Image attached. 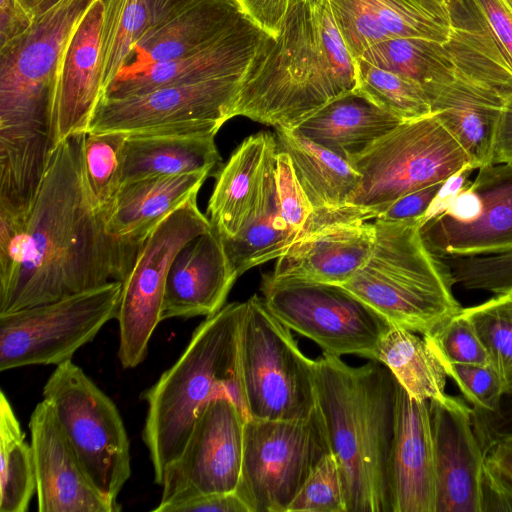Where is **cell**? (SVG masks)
<instances>
[{
    "label": "cell",
    "instance_id": "obj_50",
    "mask_svg": "<svg viewBox=\"0 0 512 512\" xmlns=\"http://www.w3.org/2000/svg\"><path fill=\"white\" fill-rule=\"evenodd\" d=\"M166 512H249L236 491L195 497L169 507Z\"/></svg>",
    "mask_w": 512,
    "mask_h": 512
},
{
    "label": "cell",
    "instance_id": "obj_52",
    "mask_svg": "<svg viewBox=\"0 0 512 512\" xmlns=\"http://www.w3.org/2000/svg\"><path fill=\"white\" fill-rule=\"evenodd\" d=\"M474 170L472 167H465L442 183L428 209L420 218L421 226L446 211L456 196L468 185L469 175Z\"/></svg>",
    "mask_w": 512,
    "mask_h": 512
},
{
    "label": "cell",
    "instance_id": "obj_21",
    "mask_svg": "<svg viewBox=\"0 0 512 512\" xmlns=\"http://www.w3.org/2000/svg\"><path fill=\"white\" fill-rule=\"evenodd\" d=\"M268 35L249 17L237 28L198 52L118 76L102 98H123L166 86L221 79L243 81L255 54Z\"/></svg>",
    "mask_w": 512,
    "mask_h": 512
},
{
    "label": "cell",
    "instance_id": "obj_56",
    "mask_svg": "<svg viewBox=\"0 0 512 512\" xmlns=\"http://www.w3.org/2000/svg\"><path fill=\"white\" fill-rule=\"evenodd\" d=\"M446 1V0H445Z\"/></svg>",
    "mask_w": 512,
    "mask_h": 512
},
{
    "label": "cell",
    "instance_id": "obj_4",
    "mask_svg": "<svg viewBox=\"0 0 512 512\" xmlns=\"http://www.w3.org/2000/svg\"><path fill=\"white\" fill-rule=\"evenodd\" d=\"M94 0H60L0 49V169L36 178L52 152V83L77 23Z\"/></svg>",
    "mask_w": 512,
    "mask_h": 512
},
{
    "label": "cell",
    "instance_id": "obj_19",
    "mask_svg": "<svg viewBox=\"0 0 512 512\" xmlns=\"http://www.w3.org/2000/svg\"><path fill=\"white\" fill-rule=\"evenodd\" d=\"M470 187L481 204L475 220L458 223L438 215L420 228L425 245L439 259L512 251V164L479 168Z\"/></svg>",
    "mask_w": 512,
    "mask_h": 512
},
{
    "label": "cell",
    "instance_id": "obj_18",
    "mask_svg": "<svg viewBox=\"0 0 512 512\" xmlns=\"http://www.w3.org/2000/svg\"><path fill=\"white\" fill-rule=\"evenodd\" d=\"M436 483L435 512H480L484 449L464 399L429 401Z\"/></svg>",
    "mask_w": 512,
    "mask_h": 512
},
{
    "label": "cell",
    "instance_id": "obj_17",
    "mask_svg": "<svg viewBox=\"0 0 512 512\" xmlns=\"http://www.w3.org/2000/svg\"><path fill=\"white\" fill-rule=\"evenodd\" d=\"M103 2L85 11L59 59L52 83V151L65 140L87 133L103 95Z\"/></svg>",
    "mask_w": 512,
    "mask_h": 512
},
{
    "label": "cell",
    "instance_id": "obj_2",
    "mask_svg": "<svg viewBox=\"0 0 512 512\" xmlns=\"http://www.w3.org/2000/svg\"><path fill=\"white\" fill-rule=\"evenodd\" d=\"M356 85L355 59L329 0H300L278 35L261 43L243 79L234 117L294 129Z\"/></svg>",
    "mask_w": 512,
    "mask_h": 512
},
{
    "label": "cell",
    "instance_id": "obj_31",
    "mask_svg": "<svg viewBox=\"0 0 512 512\" xmlns=\"http://www.w3.org/2000/svg\"><path fill=\"white\" fill-rule=\"evenodd\" d=\"M504 101L493 91L457 73L456 80L431 105L432 113L459 142L475 170L492 164Z\"/></svg>",
    "mask_w": 512,
    "mask_h": 512
},
{
    "label": "cell",
    "instance_id": "obj_23",
    "mask_svg": "<svg viewBox=\"0 0 512 512\" xmlns=\"http://www.w3.org/2000/svg\"><path fill=\"white\" fill-rule=\"evenodd\" d=\"M388 473L392 512H435L429 401L412 398L397 381Z\"/></svg>",
    "mask_w": 512,
    "mask_h": 512
},
{
    "label": "cell",
    "instance_id": "obj_7",
    "mask_svg": "<svg viewBox=\"0 0 512 512\" xmlns=\"http://www.w3.org/2000/svg\"><path fill=\"white\" fill-rule=\"evenodd\" d=\"M360 183L349 199L345 221L378 218L415 190L445 182L471 160L435 114L403 121L349 161Z\"/></svg>",
    "mask_w": 512,
    "mask_h": 512
},
{
    "label": "cell",
    "instance_id": "obj_15",
    "mask_svg": "<svg viewBox=\"0 0 512 512\" xmlns=\"http://www.w3.org/2000/svg\"><path fill=\"white\" fill-rule=\"evenodd\" d=\"M246 417L230 400L210 401L180 455L165 469L155 512L198 496L234 492L239 484Z\"/></svg>",
    "mask_w": 512,
    "mask_h": 512
},
{
    "label": "cell",
    "instance_id": "obj_8",
    "mask_svg": "<svg viewBox=\"0 0 512 512\" xmlns=\"http://www.w3.org/2000/svg\"><path fill=\"white\" fill-rule=\"evenodd\" d=\"M237 375L248 418L302 419L317 408L315 360L257 295L245 301L240 320Z\"/></svg>",
    "mask_w": 512,
    "mask_h": 512
},
{
    "label": "cell",
    "instance_id": "obj_46",
    "mask_svg": "<svg viewBox=\"0 0 512 512\" xmlns=\"http://www.w3.org/2000/svg\"><path fill=\"white\" fill-rule=\"evenodd\" d=\"M472 422L484 451L493 443L512 437V384L504 388L495 410L472 409Z\"/></svg>",
    "mask_w": 512,
    "mask_h": 512
},
{
    "label": "cell",
    "instance_id": "obj_51",
    "mask_svg": "<svg viewBox=\"0 0 512 512\" xmlns=\"http://www.w3.org/2000/svg\"><path fill=\"white\" fill-rule=\"evenodd\" d=\"M33 21L20 0H0V49L22 36Z\"/></svg>",
    "mask_w": 512,
    "mask_h": 512
},
{
    "label": "cell",
    "instance_id": "obj_27",
    "mask_svg": "<svg viewBox=\"0 0 512 512\" xmlns=\"http://www.w3.org/2000/svg\"><path fill=\"white\" fill-rule=\"evenodd\" d=\"M276 135L278 149L288 154L295 175L313 207L302 235L345 221L346 205L361 179L354 166L295 129L276 128Z\"/></svg>",
    "mask_w": 512,
    "mask_h": 512
},
{
    "label": "cell",
    "instance_id": "obj_29",
    "mask_svg": "<svg viewBox=\"0 0 512 512\" xmlns=\"http://www.w3.org/2000/svg\"><path fill=\"white\" fill-rule=\"evenodd\" d=\"M277 150V141L272 134L251 135L215 174L207 213L221 238L234 237L255 213L267 163Z\"/></svg>",
    "mask_w": 512,
    "mask_h": 512
},
{
    "label": "cell",
    "instance_id": "obj_35",
    "mask_svg": "<svg viewBox=\"0 0 512 512\" xmlns=\"http://www.w3.org/2000/svg\"><path fill=\"white\" fill-rule=\"evenodd\" d=\"M418 84L432 103L457 78V69L444 43L424 38L390 39L368 48L361 56Z\"/></svg>",
    "mask_w": 512,
    "mask_h": 512
},
{
    "label": "cell",
    "instance_id": "obj_3",
    "mask_svg": "<svg viewBox=\"0 0 512 512\" xmlns=\"http://www.w3.org/2000/svg\"><path fill=\"white\" fill-rule=\"evenodd\" d=\"M315 388L346 512H392L388 470L395 377L378 361L352 367L323 353L315 360Z\"/></svg>",
    "mask_w": 512,
    "mask_h": 512
},
{
    "label": "cell",
    "instance_id": "obj_10",
    "mask_svg": "<svg viewBox=\"0 0 512 512\" xmlns=\"http://www.w3.org/2000/svg\"><path fill=\"white\" fill-rule=\"evenodd\" d=\"M121 281L0 314V370L60 365L116 319Z\"/></svg>",
    "mask_w": 512,
    "mask_h": 512
},
{
    "label": "cell",
    "instance_id": "obj_47",
    "mask_svg": "<svg viewBox=\"0 0 512 512\" xmlns=\"http://www.w3.org/2000/svg\"><path fill=\"white\" fill-rule=\"evenodd\" d=\"M246 14L267 34L276 37L291 6L300 0H238Z\"/></svg>",
    "mask_w": 512,
    "mask_h": 512
},
{
    "label": "cell",
    "instance_id": "obj_45",
    "mask_svg": "<svg viewBox=\"0 0 512 512\" xmlns=\"http://www.w3.org/2000/svg\"><path fill=\"white\" fill-rule=\"evenodd\" d=\"M275 177L281 217L294 243L304 232L313 207L295 175L288 154L279 149Z\"/></svg>",
    "mask_w": 512,
    "mask_h": 512
},
{
    "label": "cell",
    "instance_id": "obj_36",
    "mask_svg": "<svg viewBox=\"0 0 512 512\" xmlns=\"http://www.w3.org/2000/svg\"><path fill=\"white\" fill-rule=\"evenodd\" d=\"M31 444L25 441L10 401L0 393V512H26L36 493Z\"/></svg>",
    "mask_w": 512,
    "mask_h": 512
},
{
    "label": "cell",
    "instance_id": "obj_43",
    "mask_svg": "<svg viewBox=\"0 0 512 512\" xmlns=\"http://www.w3.org/2000/svg\"><path fill=\"white\" fill-rule=\"evenodd\" d=\"M287 512H346L342 477L331 452L314 467Z\"/></svg>",
    "mask_w": 512,
    "mask_h": 512
},
{
    "label": "cell",
    "instance_id": "obj_37",
    "mask_svg": "<svg viewBox=\"0 0 512 512\" xmlns=\"http://www.w3.org/2000/svg\"><path fill=\"white\" fill-rule=\"evenodd\" d=\"M102 2L104 94L123 69L133 47L153 26V21L146 0H102Z\"/></svg>",
    "mask_w": 512,
    "mask_h": 512
},
{
    "label": "cell",
    "instance_id": "obj_5",
    "mask_svg": "<svg viewBox=\"0 0 512 512\" xmlns=\"http://www.w3.org/2000/svg\"><path fill=\"white\" fill-rule=\"evenodd\" d=\"M244 307L245 301L232 302L206 317L176 362L143 392L147 413L142 439L158 485L210 401L225 398L246 412L237 375L238 331Z\"/></svg>",
    "mask_w": 512,
    "mask_h": 512
},
{
    "label": "cell",
    "instance_id": "obj_24",
    "mask_svg": "<svg viewBox=\"0 0 512 512\" xmlns=\"http://www.w3.org/2000/svg\"><path fill=\"white\" fill-rule=\"evenodd\" d=\"M237 278L222 238L212 227L175 257L166 279L161 321L215 314Z\"/></svg>",
    "mask_w": 512,
    "mask_h": 512
},
{
    "label": "cell",
    "instance_id": "obj_28",
    "mask_svg": "<svg viewBox=\"0 0 512 512\" xmlns=\"http://www.w3.org/2000/svg\"><path fill=\"white\" fill-rule=\"evenodd\" d=\"M209 175L200 172L154 176L123 184L103 212L107 231L141 248L162 220L197 197Z\"/></svg>",
    "mask_w": 512,
    "mask_h": 512
},
{
    "label": "cell",
    "instance_id": "obj_26",
    "mask_svg": "<svg viewBox=\"0 0 512 512\" xmlns=\"http://www.w3.org/2000/svg\"><path fill=\"white\" fill-rule=\"evenodd\" d=\"M248 18L238 0H192L148 29L118 76L198 52Z\"/></svg>",
    "mask_w": 512,
    "mask_h": 512
},
{
    "label": "cell",
    "instance_id": "obj_16",
    "mask_svg": "<svg viewBox=\"0 0 512 512\" xmlns=\"http://www.w3.org/2000/svg\"><path fill=\"white\" fill-rule=\"evenodd\" d=\"M445 43L457 73L506 100L512 95V0H446Z\"/></svg>",
    "mask_w": 512,
    "mask_h": 512
},
{
    "label": "cell",
    "instance_id": "obj_44",
    "mask_svg": "<svg viewBox=\"0 0 512 512\" xmlns=\"http://www.w3.org/2000/svg\"><path fill=\"white\" fill-rule=\"evenodd\" d=\"M440 364L447 377L456 383L465 401L470 403L473 410H495L505 387L491 365L448 362H440Z\"/></svg>",
    "mask_w": 512,
    "mask_h": 512
},
{
    "label": "cell",
    "instance_id": "obj_48",
    "mask_svg": "<svg viewBox=\"0 0 512 512\" xmlns=\"http://www.w3.org/2000/svg\"><path fill=\"white\" fill-rule=\"evenodd\" d=\"M442 183L430 185L404 195L396 200L376 219L383 221H402L421 218L428 209Z\"/></svg>",
    "mask_w": 512,
    "mask_h": 512
},
{
    "label": "cell",
    "instance_id": "obj_22",
    "mask_svg": "<svg viewBox=\"0 0 512 512\" xmlns=\"http://www.w3.org/2000/svg\"><path fill=\"white\" fill-rule=\"evenodd\" d=\"M351 54L396 38H424L446 43L450 16L445 0H329Z\"/></svg>",
    "mask_w": 512,
    "mask_h": 512
},
{
    "label": "cell",
    "instance_id": "obj_49",
    "mask_svg": "<svg viewBox=\"0 0 512 512\" xmlns=\"http://www.w3.org/2000/svg\"><path fill=\"white\" fill-rule=\"evenodd\" d=\"M484 454L487 474L512 496V437L493 443Z\"/></svg>",
    "mask_w": 512,
    "mask_h": 512
},
{
    "label": "cell",
    "instance_id": "obj_20",
    "mask_svg": "<svg viewBox=\"0 0 512 512\" xmlns=\"http://www.w3.org/2000/svg\"><path fill=\"white\" fill-rule=\"evenodd\" d=\"M39 512H118L86 475L51 405L39 402L29 419Z\"/></svg>",
    "mask_w": 512,
    "mask_h": 512
},
{
    "label": "cell",
    "instance_id": "obj_40",
    "mask_svg": "<svg viewBox=\"0 0 512 512\" xmlns=\"http://www.w3.org/2000/svg\"><path fill=\"white\" fill-rule=\"evenodd\" d=\"M463 313L480 339L504 387L512 384V291L495 294Z\"/></svg>",
    "mask_w": 512,
    "mask_h": 512
},
{
    "label": "cell",
    "instance_id": "obj_32",
    "mask_svg": "<svg viewBox=\"0 0 512 512\" xmlns=\"http://www.w3.org/2000/svg\"><path fill=\"white\" fill-rule=\"evenodd\" d=\"M216 133L128 135L123 153L122 185L138 179L208 172L221 158Z\"/></svg>",
    "mask_w": 512,
    "mask_h": 512
},
{
    "label": "cell",
    "instance_id": "obj_34",
    "mask_svg": "<svg viewBox=\"0 0 512 512\" xmlns=\"http://www.w3.org/2000/svg\"><path fill=\"white\" fill-rule=\"evenodd\" d=\"M373 360L389 369L414 399L445 402L446 373L426 340L415 332L391 326L375 350Z\"/></svg>",
    "mask_w": 512,
    "mask_h": 512
},
{
    "label": "cell",
    "instance_id": "obj_1",
    "mask_svg": "<svg viewBox=\"0 0 512 512\" xmlns=\"http://www.w3.org/2000/svg\"><path fill=\"white\" fill-rule=\"evenodd\" d=\"M82 135L52 152L27 216L22 261L0 288V314L123 281L139 247L112 236L88 189Z\"/></svg>",
    "mask_w": 512,
    "mask_h": 512
},
{
    "label": "cell",
    "instance_id": "obj_39",
    "mask_svg": "<svg viewBox=\"0 0 512 512\" xmlns=\"http://www.w3.org/2000/svg\"><path fill=\"white\" fill-rule=\"evenodd\" d=\"M128 135L120 132H87L81 151L86 183L102 213L122 186L124 146Z\"/></svg>",
    "mask_w": 512,
    "mask_h": 512
},
{
    "label": "cell",
    "instance_id": "obj_55",
    "mask_svg": "<svg viewBox=\"0 0 512 512\" xmlns=\"http://www.w3.org/2000/svg\"><path fill=\"white\" fill-rule=\"evenodd\" d=\"M59 1L60 0H20L22 5L33 18L42 15Z\"/></svg>",
    "mask_w": 512,
    "mask_h": 512
},
{
    "label": "cell",
    "instance_id": "obj_9",
    "mask_svg": "<svg viewBox=\"0 0 512 512\" xmlns=\"http://www.w3.org/2000/svg\"><path fill=\"white\" fill-rule=\"evenodd\" d=\"M42 394L89 480L119 504L131 464L128 435L114 402L72 360L56 366Z\"/></svg>",
    "mask_w": 512,
    "mask_h": 512
},
{
    "label": "cell",
    "instance_id": "obj_38",
    "mask_svg": "<svg viewBox=\"0 0 512 512\" xmlns=\"http://www.w3.org/2000/svg\"><path fill=\"white\" fill-rule=\"evenodd\" d=\"M355 90L381 109L402 121L432 114L431 103L423 89L409 78L377 67L358 57Z\"/></svg>",
    "mask_w": 512,
    "mask_h": 512
},
{
    "label": "cell",
    "instance_id": "obj_33",
    "mask_svg": "<svg viewBox=\"0 0 512 512\" xmlns=\"http://www.w3.org/2000/svg\"><path fill=\"white\" fill-rule=\"evenodd\" d=\"M277 152L267 163L255 213L234 237L222 238L238 277L257 265L278 259L293 244L280 213L275 177Z\"/></svg>",
    "mask_w": 512,
    "mask_h": 512
},
{
    "label": "cell",
    "instance_id": "obj_41",
    "mask_svg": "<svg viewBox=\"0 0 512 512\" xmlns=\"http://www.w3.org/2000/svg\"><path fill=\"white\" fill-rule=\"evenodd\" d=\"M423 337L440 362L490 365L486 351L462 308Z\"/></svg>",
    "mask_w": 512,
    "mask_h": 512
},
{
    "label": "cell",
    "instance_id": "obj_13",
    "mask_svg": "<svg viewBox=\"0 0 512 512\" xmlns=\"http://www.w3.org/2000/svg\"><path fill=\"white\" fill-rule=\"evenodd\" d=\"M212 225L197 205V197L176 209L147 236L129 273L122 281L119 310L118 358L134 368L148 353L151 336L161 322L166 279L178 253Z\"/></svg>",
    "mask_w": 512,
    "mask_h": 512
},
{
    "label": "cell",
    "instance_id": "obj_11",
    "mask_svg": "<svg viewBox=\"0 0 512 512\" xmlns=\"http://www.w3.org/2000/svg\"><path fill=\"white\" fill-rule=\"evenodd\" d=\"M329 452L317 408L302 419L247 418L236 492L249 512H287L314 467Z\"/></svg>",
    "mask_w": 512,
    "mask_h": 512
},
{
    "label": "cell",
    "instance_id": "obj_42",
    "mask_svg": "<svg viewBox=\"0 0 512 512\" xmlns=\"http://www.w3.org/2000/svg\"><path fill=\"white\" fill-rule=\"evenodd\" d=\"M441 260L447 266L453 285L494 294L512 291V251Z\"/></svg>",
    "mask_w": 512,
    "mask_h": 512
},
{
    "label": "cell",
    "instance_id": "obj_30",
    "mask_svg": "<svg viewBox=\"0 0 512 512\" xmlns=\"http://www.w3.org/2000/svg\"><path fill=\"white\" fill-rule=\"evenodd\" d=\"M402 122L353 90L328 102L294 129L350 161Z\"/></svg>",
    "mask_w": 512,
    "mask_h": 512
},
{
    "label": "cell",
    "instance_id": "obj_54",
    "mask_svg": "<svg viewBox=\"0 0 512 512\" xmlns=\"http://www.w3.org/2000/svg\"><path fill=\"white\" fill-rule=\"evenodd\" d=\"M192 0H146L153 25L166 19Z\"/></svg>",
    "mask_w": 512,
    "mask_h": 512
},
{
    "label": "cell",
    "instance_id": "obj_25",
    "mask_svg": "<svg viewBox=\"0 0 512 512\" xmlns=\"http://www.w3.org/2000/svg\"><path fill=\"white\" fill-rule=\"evenodd\" d=\"M375 241L373 223L341 221L298 238L268 275L274 280L342 285L368 259Z\"/></svg>",
    "mask_w": 512,
    "mask_h": 512
},
{
    "label": "cell",
    "instance_id": "obj_53",
    "mask_svg": "<svg viewBox=\"0 0 512 512\" xmlns=\"http://www.w3.org/2000/svg\"><path fill=\"white\" fill-rule=\"evenodd\" d=\"M492 164H512V95L504 101L500 111Z\"/></svg>",
    "mask_w": 512,
    "mask_h": 512
},
{
    "label": "cell",
    "instance_id": "obj_6",
    "mask_svg": "<svg viewBox=\"0 0 512 512\" xmlns=\"http://www.w3.org/2000/svg\"><path fill=\"white\" fill-rule=\"evenodd\" d=\"M365 263L344 284L394 327L425 335L461 310L445 263L425 245L420 218L375 219Z\"/></svg>",
    "mask_w": 512,
    "mask_h": 512
},
{
    "label": "cell",
    "instance_id": "obj_14",
    "mask_svg": "<svg viewBox=\"0 0 512 512\" xmlns=\"http://www.w3.org/2000/svg\"><path fill=\"white\" fill-rule=\"evenodd\" d=\"M242 83L221 79L166 86L123 98H102L87 132L217 134L234 117Z\"/></svg>",
    "mask_w": 512,
    "mask_h": 512
},
{
    "label": "cell",
    "instance_id": "obj_12",
    "mask_svg": "<svg viewBox=\"0 0 512 512\" xmlns=\"http://www.w3.org/2000/svg\"><path fill=\"white\" fill-rule=\"evenodd\" d=\"M263 300L290 330L311 339L323 353L373 360L391 324L341 285L274 280L264 274Z\"/></svg>",
    "mask_w": 512,
    "mask_h": 512
}]
</instances>
